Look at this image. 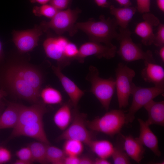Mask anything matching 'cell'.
<instances>
[{
    "instance_id": "cell-1",
    "label": "cell",
    "mask_w": 164,
    "mask_h": 164,
    "mask_svg": "<svg viewBox=\"0 0 164 164\" xmlns=\"http://www.w3.org/2000/svg\"><path fill=\"white\" fill-rule=\"evenodd\" d=\"M117 26L115 19H106L103 15L100 16L99 20H91L76 23L75 25L77 30L80 29L87 34L90 41L110 46L114 45L111 41L118 36Z\"/></svg>"
},
{
    "instance_id": "cell-2",
    "label": "cell",
    "mask_w": 164,
    "mask_h": 164,
    "mask_svg": "<svg viewBox=\"0 0 164 164\" xmlns=\"http://www.w3.org/2000/svg\"><path fill=\"white\" fill-rule=\"evenodd\" d=\"M99 75L97 69L91 66L86 79L91 84L90 92L108 111L116 89L115 79L112 77L104 79Z\"/></svg>"
},
{
    "instance_id": "cell-3",
    "label": "cell",
    "mask_w": 164,
    "mask_h": 164,
    "mask_svg": "<svg viewBox=\"0 0 164 164\" xmlns=\"http://www.w3.org/2000/svg\"><path fill=\"white\" fill-rule=\"evenodd\" d=\"M125 124L126 114L121 109L111 110L101 117L86 121L87 126L91 130L111 137L119 134Z\"/></svg>"
},
{
    "instance_id": "cell-4",
    "label": "cell",
    "mask_w": 164,
    "mask_h": 164,
    "mask_svg": "<svg viewBox=\"0 0 164 164\" xmlns=\"http://www.w3.org/2000/svg\"><path fill=\"white\" fill-rule=\"evenodd\" d=\"M131 32L127 28H119V33L116 39L119 43L117 53L121 59L126 62L139 60L145 61L155 62L152 52H145L138 45L134 43L131 37Z\"/></svg>"
},
{
    "instance_id": "cell-5",
    "label": "cell",
    "mask_w": 164,
    "mask_h": 164,
    "mask_svg": "<svg viewBox=\"0 0 164 164\" xmlns=\"http://www.w3.org/2000/svg\"><path fill=\"white\" fill-rule=\"evenodd\" d=\"M81 10L79 9L68 8L59 10L49 22L42 21L40 25L44 32L51 29L60 35L67 32L70 36H73L77 32L75 28L76 21Z\"/></svg>"
},
{
    "instance_id": "cell-6",
    "label": "cell",
    "mask_w": 164,
    "mask_h": 164,
    "mask_svg": "<svg viewBox=\"0 0 164 164\" xmlns=\"http://www.w3.org/2000/svg\"><path fill=\"white\" fill-rule=\"evenodd\" d=\"M115 87L120 108H125L128 104L134 84L133 80L135 75V71L126 65L120 63L115 70Z\"/></svg>"
},
{
    "instance_id": "cell-7",
    "label": "cell",
    "mask_w": 164,
    "mask_h": 164,
    "mask_svg": "<svg viewBox=\"0 0 164 164\" xmlns=\"http://www.w3.org/2000/svg\"><path fill=\"white\" fill-rule=\"evenodd\" d=\"M164 86L144 87L133 85L131 94L133 96L132 104L126 114V124L132 123L135 118V113L155 98L162 94Z\"/></svg>"
},
{
    "instance_id": "cell-8",
    "label": "cell",
    "mask_w": 164,
    "mask_h": 164,
    "mask_svg": "<svg viewBox=\"0 0 164 164\" xmlns=\"http://www.w3.org/2000/svg\"><path fill=\"white\" fill-rule=\"evenodd\" d=\"M76 112L70 125L57 137L56 140L75 139L88 146L94 140L93 135L87 126L84 114L77 112L76 110Z\"/></svg>"
},
{
    "instance_id": "cell-9",
    "label": "cell",
    "mask_w": 164,
    "mask_h": 164,
    "mask_svg": "<svg viewBox=\"0 0 164 164\" xmlns=\"http://www.w3.org/2000/svg\"><path fill=\"white\" fill-rule=\"evenodd\" d=\"M43 31L40 25H36L32 29L21 31L14 30L12 40L18 50L22 53L30 51L38 45L40 36Z\"/></svg>"
},
{
    "instance_id": "cell-10",
    "label": "cell",
    "mask_w": 164,
    "mask_h": 164,
    "mask_svg": "<svg viewBox=\"0 0 164 164\" xmlns=\"http://www.w3.org/2000/svg\"><path fill=\"white\" fill-rule=\"evenodd\" d=\"M69 40L66 38L59 36L49 37L44 42L43 47L47 56L57 62L61 69L71 62L66 57L65 49Z\"/></svg>"
},
{
    "instance_id": "cell-11",
    "label": "cell",
    "mask_w": 164,
    "mask_h": 164,
    "mask_svg": "<svg viewBox=\"0 0 164 164\" xmlns=\"http://www.w3.org/2000/svg\"><path fill=\"white\" fill-rule=\"evenodd\" d=\"M5 79L12 91L19 97L34 103L38 102L40 93L25 80L7 70Z\"/></svg>"
},
{
    "instance_id": "cell-12",
    "label": "cell",
    "mask_w": 164,
    "mask_h": 164,
    "mask_svg": "<svg viewBox=\"0 0 164 164\" xmlns=\"http://www.w3.org/2000/svg\"><path fill=\"white\" fill-rule=\"evenodd\" d=\"M117 51V47L115 45L108 46L90 41L80 46L76 60L79 63H83L86 57L91 56H94L99 59L104 58L110 59L115 56Z\"/></svg>"
},
{
    "instance_id": "cell-13",
    "label": "cell",
    "mask_w": 164,
    "mask_h": 164,
    "mask_svg": "<svg viewBox=\"0 0 164 164\" xmlns=\"http://www.w3.org/2000/svg\"><path fill=\"white\" fill-rule=\"evenodd\" d=\"M142 18L143 21L137 24L135 32L141 38L143 44L150 46L153 44L155 38L153 28L159 25L160 21L158 18L149 12L143 13Z\"/></svg>"
},
{
    "instance_id": "cell-14",
    "label": "cell",
    "mask_w": 164,
    "mask_h": 164,
    "mask_svg": "<svg viewBox=\"0 0 164 164\" xmlns=\"http://www.w3.org/2000/svg\"><path fill=\"white\" fill-rule=\"evenodd\" d=\"M45 104L37 102L30 106L22 105L17 123L13 129H16L25 125L43 120V117L47 112Z\"/></svg>"
},
{
    "instance_id": "cell-15",
    "label": "cell",
    "mask_w": 164,
    "mask_h": 164,
    "mask_svg": "<svg viewBox=\"0 0 164 164\" xmlns=\"http://www.w3.org/2000/svg\"><path fill=\"white\" fill-rule=\"evenodd\" d=\"M22 136L31 138L37 141L50 144L44 129L43 120L29 123L13 129L8 140Z\"/></svg>"
},
{
    "instance_id": "cell-16",
    "label": "cell",
    "mask_w": 164,
    "mask_h": 164,
    "mask_svg": "<svg viewBox=\"0 0 164 164\" xmlns=\"http://www.w3.org/2000/svg\"><path fill=\"white\" fill-rule=\"evenodd\" d=\"M52 68L70 98L72 106L74 109L77 108L80 100L84 94L85 91L81 89L74 82L64 74L58 66H52Z\"/></svg>"
},
{
    "instance_id": "cell-17",
    "label": "cell",
    "mask_w": 164,
    "mask_h": 164,
    "mask_svg": "<svg viewBox=\"0 0 164 164\" xmlns=\"http://www.w3.org/2000/svg\"><path fill=\"white\" fill-rule=\"evenodd\" d=\"M7 70L25 80L40 93L42 77L37 70L27 66L17 65L11 67Z\"/></svg>"
},
{
    "instance_id": "cell-18",
    "label": "cell",
    "mask_w": 164,
    "mask_h": 164,
    "mask_svg": "<svg viewBox=\"0 0 164 164\" xmlns=\"http://www.w3.org/2000/svg\"><path fill=\"white\" fill-rule=\"evenodd\" d=\"M145 67L141 75L146 82L153 84L154 86H164V69L155 62L145 61Z\"/></svg>"
},
{
    "instance_id": "cell-19",
    "label": "cell",
    "mask_w": 164,
    "mask_h": 164,
    "mask_svg": "<svg viewBox=\"0 0 164 164\" xmlns=\"http://www.w3.org/2000/svg\"><path fill=\"white\" fill-rule=\"evenodd\" d=\"M138 120L140 125V134L137 138L143 145L149 149L155 155L160 156L161 153L159 149L157 137L145 121L140 118Z\"/></svg>"
},
{
    "instance_id": "cell-20",
    "label": "cell",
    "mask_w": 164,
    "mask_h": 164,
    "mask_svg": "<svg viewBox=\"0 0 164 164\" xmlns=\"http://www.w3.org/2000/svg\"><path fill=\"white\" fill-rule=\"evenodd\" d=\"M123 139V148L129 157L138 163H140L144 158L145 149L138 138L131 135H121Z\"/></svg>"
},
{
    "instance_id": "cell-21",
    "label": "cell",
    "mask_w": 164,
    "mask_h": 164,
    "mask_svg": "<svg viewBox=\"0 0 164 164\" xmlns=\"http://www.w3.org/2000/svg\"><path fill=\"white\" fill-rule=\"evenodd\" d=\"M144 107L147 111L148 118L145 121L149 125H164V101H155L153 100Z\"/></svg>"
},
{
    "instance_id": "cell-22",
    "label": "cell",
    "mask_w": 164,
    "mask_h": 164,
    "mask_svg": "<svg viewBox=\"0 0 164 164\" xmlns=\"http://www.w3.org/2000/svg\"><path fill=\"white\" fill-rule=\"evenodd\" d=\"M22 104L10 103L0 115V129L14 128L19 119Z\"/></svg>"
},
{
    "instance_id": "cell-23",
    "label": "cell",
    "mask_w": 164,
    "mask_h": 164,
    "mask_svg": "<svg viewBox=\"0 0 164 164\" xmlns=\"http://www.w3.org/2000/svg\"><path fill=\"white\" fill-rule=\"evenodd\" d=\"M110 13L114 16L118 26L120 28L126 29L137 10L131 6L116 8L111 5L110 6Z\"/></svg>"
},
{
    "instance_id": "cell-24",
    "label": "cell",
    "mask_w": 164,
    "mask_h": 164,
    "mask_svg": "<svg viewBox=\"0 0 164 164\" xmlns=\"http://www.w3.org/2000/svg\"><path fill=\"white\" fill-rule=\"evenodd\" d=\"M72 120L71 106L68 103L63 105L56 111L53 117V121L55 125L63 131L69 126Z\"/></svg>"
},
{
    "instance_id": "cell-25",
    "label": "cell",
    "mask_w": 164,
    "mask_h": 164,
    "mask_svg": "<svg viewBox=\"0 0 164 164\" xmlns=\"http://www.w3.org/2000/svg\"><path fill=\"white\" fill-rule=\"evenodd\" d=\"M88 146L98 157L106 159L111 156L114 149L112 144L105 140H93Z\"/></svg>"
},
{
    "instance_id": "cell-26",
    "label": "cell",
    "mask_w": 164,
    "mask_h": 164,
    "mask_svg": "<svg viewBox=\"0 0 164 164\" xmlns=\"http://www.w3.org/2000/svg\"><path fill=\"white\" fill-rule=\"evenodd\" d=\"M48 144L37 141L29 143L28 145L32 154L33 161L41 164L48 163L46 159V151Z\"/></svg>"
},
{
    "instance_id": "cell-27",
    "label": "cell",
    "mask_w": 164,
    "mask_h": 164,
    "mask_svg": "<svg viewBox=\"0 0 164 164\" xmlns=\"http://www.w3.org/2000/svg\"><path fill=\"white\" fill-rule=\"evenodd\" d=\"M40 97L45 104H58L61 103L63 101V97L60 92L56 89L50 87L43 89L40 92Z\"/></svg>"
},
{
    "instance_id": "cell-28",
    "label": "cell",
    "mask_w": 164,
    "mask_h": 164,
    "mask_svg": "<svg viewBox=\"0 0 164 164\" xmlns=\"http://www.w3.org/2000/svg\"><path fill=\"white\" fill-rule=\"evenodd\" d=\"M66 155L63 149L56 146L48 145L46 159L48 163L53 164H64Z\"/></svg>"
},
{
    "instance_id": "cell-29",
    "label": "cell",
    "mask_w": 164,
    "mask_h": 164,
    "mask_svg": "<svg viewBox=\"0 0 164 164\" xmlns=\"http://www.w3.org/2000/svg\"><path fill=\"white\" fill-rule=\"evenodd\" d=\"M63 149L67 156H78L81 154L84 150V143L75 139L65 140Z\"/></svg>"
},
{
    "instance_id": "cell-30",
    "label": "cell",
    "mask_w": 164,
    "mask_h": 164,
    "mask_svg": "<svg viewBox=\"0 0 164 164\" xmlns=\"http://www.w3.org/2000/svg\"><path fill=\"white\" fill-rule=\"evenodd\" d=\"M58 11L50 4L42 5L40 6H35L32 12L36 16H44L50 19L53 18Z\"/></svg>"
},
{
    "instance_id": "cell-31",
    "label": "cell",
    "mask_w": 164,
    "mask_h": 164,
    "mask_svg": "<svg viewBox=\"0 0 164 164\" xmlns=\"http://www.w3.org/2000/svg\"><path fill=\"white\" fill-rule=\"evenodd\" d=\"M111 156L114 164H128L131 163L129 157L124 150L123 145L114 147Z\"/></svg>"
},
{
    "instance_id": "cell-32",
    "label": "cell",
    "mask_w": 164,
    "mask_h": 164,
    "mask_svg": "<svg viewBox=\"0 0 164 164\" xmlns=\"http://www.w3.org/2000/svg\"><path fill=\"white\" fill-rule=\"evenodd\" d=\"M78 52L79 49L76 45L69 41L65 49V55L67 58L71 62L76 60Z\"/></svg>"
},
{
    "instance_id": "cell-33",
    "label": "cell",
    "mask_w": 164,
    "mask_h": 164,
    "mask_svg": "<svg viewBox=\"0 0 164 164\" xmlns=\"http://www.w3.org/2000/svg\"><path fill=\"white\" fill-rule=\"evenodd\" d=\"M15 155L18 159L30 162L32 163L33 161L31 150L29 147H24L17 150Z\"/></svg>"
},
{
    "instance_id": "cell-34",
    "label": "cell",
    "mask_w": 164,
    "mask_h": 164,
    "mask_svg": "<svg viewBox=\"0 0 164 164\" xmlns=\"http://www.w3.org/2000/svg\"><path fill=\"white\" fill-rule=\"evenodd\" d=\"M158 26L153 44L156 46L161 47L164 45V25L160 23Z\"/></svg>"
},
{
    "instance_id": "cell-35",
    "label": "cell",
    "mask_w": 164,
    "mask_h": 164,
    "mask_svg": "<svg viewBox=\"0 0 164 164\" xmlns=\"http://www.w3.org/2000/svg\"><path fill=\"white\" fill-rule=\"evenodd\" d=\"M72 0H50V4L58 11L66 9L70 5Z\"/></svg>"
},
{
    "instance_id": "cell-36",
    "label": "cell",
    "mask_w": 164,
    "mask_h": 164,
    "mask_svg": "<svg viewBox=\"0 0 164 164\" xmlns=\"http://www.w3.org/2000/svg\"><path fill=\"white\" fill-rule=\"evenodd\" d=\"M137 10L141 13L149 12L150 11L151 0H136Z\"/></svg>"
},
{
    "instance_id": "cell-37",
    "label": "cell",
    "mask_w": 164,
    "mask_h": 164,
    "mask_svg": "<svg viewBox=\"0 0 164 164\" xmlns=\"http://www.w3.org/2000/svg\"><path fill=\"white\" fill-rule=\"evenodd\" d=\"M11 157V153L9 150L4 147H0V164L8 162Z\"/></svg>"
},
{
    "instance_id": "cell-38",
    "label": "cell",
    "mask_w": 164,
    "mask_h": 164,
    "mask_svg": "<svg viewBox=\"0 0 164 164\" xmlns=\"http://www.w3.org/2000/svg\"><path fill=\"white\" fill-rule=\"evenodd\" d=\"M80 159L78 156H66L64 164H80Z\"/></svg>"
},
{
    "instance_id": "cell-39",
    "label": "cell",
    "mask_w": 164,
    "mask_h": 164,
    "mask_svg": "<svg viewBox=\"0 0 164 164\" xmlns=\"http://www.w3.org/2000/svg\"><path fill=\"white\" fill-rule=\"evenodd\" d=\"M111 162L107 159L98 157L94 160V164H110Z\"/></svg>"
},
{
    "instance_id": "cell-40",
    "label": "cell",
    "mask_w": 164,
    "mask_h": 164,
    "mask_svg": "<svg viewBox=\"0 0 164 164\" xmlns=\"http://www.w3.org/2000/svg\"><path fill=\"white\" fill-rule=\"evenodd\" d=\"M94 160L87 157L80 158V164H94Z\"/></svg>"
},
{
    "instance_id": "cell-41",
    "label": "cell",
    "mask_w": 164,
    "mask_h": 164,
    "mask_svg": "<svg viewBox=\"0 0 164 164\" xmlns=\"http://www.w3.org/2000/svg\"><path fill=\"white\" fill-rule=\"evenodd\" d=\"M97 5L101 7H107L109 6L108 0H94Z\"/></svg>"
},
{
    "instance_id": "cell-42",
    "label": "cell",
    "mask_w": 164,
    "mask_h": 164,
    "mask_svg": "<svg viewBox=\"0 0 164 164\" xmlns=\"http://www.w3.org/2000/svg\"><path fill=\"white\" fill-rule=\"evenodd\" d=\"M119 4L123 6H130L132 5L130 0H115Z\"/></svg>"
},
{
    "instance_id": "cell-43",
    "label": "cell",
    "mask_w": 164,
    "mask_h": 164,
    "mask_svg": "<svg viewBox=\"0 0 164 164\" xmlns=\"http://www.w3.org/2000/svg\"><path fill=\"white\" fill-rule=\"evenodd\" d=\"M158 8L162 12H164V0H156Z\"/></svg>"
},
{
    "instance_id": "cell-44",
    "label": "cell",
    "mask_w": 164,
    "mask_h": 164,
    "mask_svg": "<svg viewBox=\"0 0 164 164\" xmlns=\"http://www.w3.org/2000/svg\"><path fill=\"white\" fill-rule=\"evenodd\" d=\"M32 3H37L42 5L47 4L50 0H29Z\"/></svg>"
},
{
    "instance_id": "cell-45",
    "label": "cell",
    "mask_w": 164,
    "mask_h": 164,
    "mask_svg": "<svg viewBox=\"0 0 164 164\" xmlns=\"http://www.w3.org/2000/svg\"><path fill=\"white\" fill-rule=\"evenodd\" d=\"M31 163H32L30 162L19 159H17L13 163L14 164H30Z\"/></svg>"
},
{
    "instance_id": "cell-46",
    "label": "cell",
    "mask_w": 164,
    "mask_h": 164,
    "mask_svg": "<svg viewBox=\"0 0 164 164\" xmlns=\"http://www.w3.org/2000/svg\"><path fill=\"white\" fill-rule=\"evenodd\" d=\"M159 55L162 62H164V46L161 47L159 52Z\"/></svg>"
},
{
    "instance_id": "cell-47",
    "label": "cell",
    "mask_w": 164,
    "mask_h": 164,
    "mask_svg": "<svg viewBox=\"0 0 164 164\" xmlns=\"http://www.w3.org/2000/svg\"><path fill=\"white\" fill-rule=\"evenodd\" d=\"M3 53L2 44L0 40V60L2 58L3 56Z\"/></svg>"
},
{
    "instance_id": "cell-48",
    "label": "cell",
    "mask_w": 164,
    "mask_h": 164,
    "mask_svg": "<svg viewBox=\"0 0 164 164\" xmlns=\"http://www.w3.org/2000/svg\"><path fill=\"white\" fill-rule=\"evenodd\" d=\"M6 93L5 91H4L2 90H0V101L2 97L6 96Z\"/></svg>"
}]
</instances>
